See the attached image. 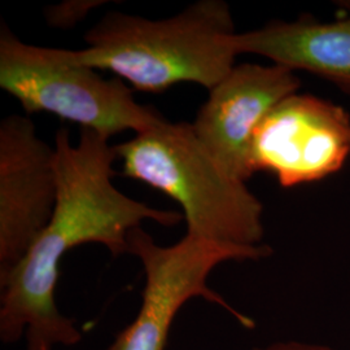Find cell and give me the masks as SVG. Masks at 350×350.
Segmentation results:
<instances>
[{
	"mask_svg": "<svg viewBox=\"0 0 350 350\" xmlns=\"http://www.w3.org/2000/svg\"><path fill=\"white\" fill-rule=\"evenodd\" d=\"M108 140L82 129L75 146L69 130H57L53 147L57 198L50 222L18 263L0 275V340L4 344L23 338L26 350L78 344L79 327L60 313L55 301L64 256L95 243L118 257L129 253V232L143 221L167 227L185 221L180 213L152 208L114 187L117 152Z\"/></svg>",
	"mask_w": 350,
	"mask_h": 350,
	"instance_id": "1",
	"label": "cell"
},
{
	"mask_svg": "<svg viewBox=\"0 0 350 350\" xmlns=\"http://www.w3.org/2000/svg\"><path fill=\"white\" fill-rule=\"evenodd\" d=\"M237 34L226 1L200 0L159 21L107 13L86 33L88 47L75 53L139 91L159 94L183 82L211 91L235 66Z\"/></svg>",
	"mask_w": 350,
	"mask_h": 350,
	"instance_id": "2",
	"label": "cell"
},
{
	"mask_svg": "<svg viewBox=\"0 0 350 350\" xmlns=\"http://www.w3.org/2000/svg\"><path fill=\"white\" fill-rule=\"evenodd\" d=\"M114 148L122 174L182 206L188 235L228 245H262L261 201L217 163L191 124L163 120Z\"/></svg>",
	"mask_w": 350,
	"mask_h": 350,
	"instance_id": "3",
	"label": "cell"
},
{
	"mask_svg": "<svg viewBox=\"0 0 350 350\" xmlns=\"http://www.w3.org/2000/svg\"><path fill=\"white\" fill-rule=\"evenodd\" d=\"M0 88L26 113H52L107 138L127 130L139 134L166 120L154 108L137 103L121 78H103L81 63L75 51L24 43L4 23Z\"/></svg>",
	"mask_w": 350,
	"mask_h": 350,
	"instance_id": "4",
	"label": "cell"
},
{
	"mask_svg": "<svg viewBox=\"0 0 350 350\" xmlns=\"http://www.w3.org/2000/svg\"><path fill=\"white\" fill-rule=\"evenodd\" d=\"M127 241L129 253L143 265L146 286L137 317L104 350H165L175 317L192 299L225 309L245 328L256 325L213 291L208 279L221 263L257 261L271 256L269 245H228L186 234L178 243L163 247L142 227L133 228Z\"/></svg>",
	"mask_w": 350,
	"mask_h": 350,
	"instance_id": "5",
	"label": "cell"
},
{
	"mask_svg": "<svg viewBox=\"0 0 350 350\" xmlns=\"http://www.w3.org/2000/svg\"><path fill=\"white\" fill-rule=\"evenodd\" d=\"M253 172L274 175L282 187L322 180L350 159V114L309 94H293L269 113L252 140Z\"/></svg>",
	"mask_w": 350,
	"mask_h": 350,
	"instance_id": "6",
	"label": "cell"
},
{
	"mask_svg": "<svg viewBox=\"0 0 350 350\" xmlns=\"http://www.w3.org/2000/svg\"><path fill=\"white\" fill-rule=\"evenodd\" d=\"M57 198L55 148L30 118L0 122V275L25 256L50 222Z\"/></svg>",
	"mask_w": 350,
	"mask_h": 350,
	"instance_id": "7",
	"label": "cell"
},
{
	"mask_svg": "<svg viewBox=\"0 0 350 350\" xmlns=\"http://www.w3.org/2000/svg\"><path fill=\"white\" fill-rule=\"evenodd\" d=\"M296 72L280 65H235L209 91L193 124L202 146L226 172L241 182L254 174L252 140L265 117L288 96L299 92Z\"/></svg>",
	"mask_w": 350,
	"mask_h": 350,
	"instance_id": "8",
	"label": "cell"
},
{
	"mask_svg": "<svg viewBox=\"0 0 350 350\" xmlns=\"http://www.w3.org/2000/svg\"><path fill=\"white\" fill-rule=\"evenodd\" d=\"M240 53L265 56L293 72L305 70L350 95V12L335 21H273L234 37Z\"/></svg>",
	"mask_w": 350,
	"mask_h": 350,
	"instance_id": "9",
	"label": "cell"
},
{
	"mask_svg": "<svg viewBox=\"0 0 350 350\" xmlns=\"http://www.w3.org/2000/svg\"><path fill=\"white\" fill-rule=\"evenodd\" d=\"M99 1L91 3V1H70L66 5H59L55 8H51L47 17L50 20L52 25L65 26L69 27L70 25L75 24L77 21L82 20L85 17V14L92 8V7H98V5H92V4H98Z\"/></svg>",
	"mask_w": 350,
	"mask_h": 350,
	"instance_id": "10",
	"label": "cell"
},
{
	"mask_svg": "<svg viewBox=\"0 0 350 350\" xmlns=\"http://www.w3.org/2000/svg\"><path fill=\"white\" fill-rule=\"evenodd\" d=\"M253 350H338L323 345V344H315V342H305V341H296V340H288V341H278L269 344L266 347L254 348Z\"/></svg>",
	"mask_w": 350,
	"mask_h": 350,
	"instance_id": "11",
	"label": "cell"
}]
</instances>
